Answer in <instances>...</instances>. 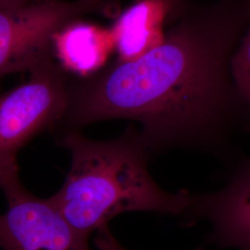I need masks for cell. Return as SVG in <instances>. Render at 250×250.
Wrapping results in <instances>:
<instances>
[{"label":"cell","instance_id":"5b68a950","mask_svg":"<svg viewBox=\"0 0 250 250\" xmlns=\"http://www.w3.org/2000/svg\"><path fill=\"white\" fill-rule=\"evenodd\" d=\"M0 214L2 250H91L89 238L77 232L50 198L32 195L23 186L5 195Z\"/></svg>","mask_w":250,"mask_h":250},{"label":"cell","instance_id":"30bf717a","mask_svg":"<svg viewBox=\"0 0 250 250\" xmlns=\"http://www.w3.org/2000/svg\"><path fill=\"white\" fill-rule=\"evenodd\" d=\"M95 244L99 250H127L117 240L116 237L108 228V225L102 227L97 232Z\"/></svg>","mask_w":250,"mask_h":250},{"label":"cell","instance_id":"ba28073f","mask_svg":"<svg viewBox=\"0 0 250 250\" xmlns=\"http://www.w3.org/2000/svg\"><path fill=\"white\" fill-rule=\"evenodd\" d=\"M115 52L110 28L73 21L59 30L53 37L55 62L64 72L74 77H87L107 66Z\"/></svg>","mask_w":250,"mask_h":250},{"label":"cell","instance_id":"3957f363","mask_svg":"<svg viewBox=\"0 0 250 250\" xmlns=\"http://www.w3.org/2000/svg\"><path fill=\"white\" fill-rule=\"evenodd\" d=\"M29 80L0 96V188L17 186V155L31 139L58 129L68 103L69 74L55 60L41 63Z\"/></svg>","mask_w":250,"mask_h":250},{"label":"cell","instance_id":"6da1fadb","mask_svg":"<svg viewBox=\"0 0 250 250\" xmlns=\"http://www.w3.org/2000/svg\"><path fill=\"white\" fill-rule=\"evenodd\" d=\"M250 8V0L190 2L151 51L87 77L69 75L58 129L125 119L137 125L150 157L172 149L223 154L233 125L244 120L232 62Z\"/></svg>","mask_w":250,"mask_h":250},{"label":"cell","instance_id":"9c48e42d","mask_svg":"<svg viewBox=\"0 0 250 250\" xmlns=\"http://www.w3.org/2000/svg\"><path fill=\"white\" fill-rule=\"evenodd\" d=\"M232 72L243 104L245 127L250 134V8L248 26L232 58Z\"/></svg>","mask_w":250,"mask_h":250},{"label":"cell","instance_id":"8fae6325","mask_svg":"<svg viewBox=\"0 0 250 250\" xmlns=\"http://www.w3.org/2000/svg\"><path fill=\"white\" fill-rule=\"evenodd\" d=\"M35 1H38V0H0V9L23 5V4L35 2Z\"/></svg>","mask_w":250,"mask_h":250},{"label":"cell","instance_id":"8992f818","mask_svg":"<svg viewBox=\"0 0 250 250\" xmlns=\"http://www.w3.org/2000/svg\"><path fill=\"white\" fill-rule=\"evenodd\" d=\"M186 225L207 221V238L220 249L250 250V159L232 171L224 187L207 194H193L184 215Z\"/></svg>","mask_w":250,"mask_h":250},{"label":"cell","instance_id":"7a4b0ae2","mask_svg":"<svg viewBox=\"0 0 250 250\" xmlns=\"http://www.w3.org/2000/svg\"><path fill=\"white\" fill-rule=\"evenodd\" d=\"M58 145L71 154L62 188L49 197L68 223L88 237L119 215L153 212L183 217L193 202L188 190L170 193L148 169L151 158L139 131L129 125L114 139L98 141L66 130Z\"/></svg>","mask_w":250,"mask_h":250},{"label":"cell","instance_id":"52a82bcc","mask_svg":"<svg viewBox=\"0 0 250 250\" xmlns=\"http://www.w3.org/2000/svg\"><path fill=\"white\" fill-rule=\"evenodd\" d=\"M189 0H133L110 27L117 61H134L161 45Z\"/></svg>","mask_w":250,"mask_h":250},{"label":"cell","instance_id":"7c38bea8","mask_svg":"<svg viewBox=\"0 0 250 250\" xmlns=\"http://www.w3.org/2000/svg\"><path fill=\"white\" fill-rule=\"evenodd\" d=\"M115 4H116L117 6H119V7H121L120 6V3H121V0H112Z\"/></svg>","mask_w":250,"mask_h":250},{"label":"cell","instance_id":"277c9868","mask_svg":"<svg viewBox=\"0 0 250 250\" xmlns=\"http://www.w3.org/2000/svg\"><path fill=\"white\" fill-rule=\"evenodd\" d=\"M92 13L115 16L109 0H38L1 8L0 76L31 72L54 59V35Z\"/></svg>","mask_w":250,"mask_h":250}]
</instances>
